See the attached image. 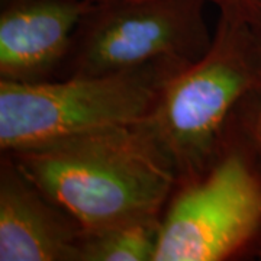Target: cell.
I'll return each mask as SVG.
<instances>
[{
    "instance_id": "7",
    "label": "cell",
    "mask_w": 261,
    "mask_h": 261,
    "mask_svg": "<svg viewBox=\"0 0 261 261\" xmlns=\"http://www.w3.org/2000/svg\"><path fill=\"white\" fill-rule=\"evenodd\" d=\"M20 171H5L0 183V260L79 261L83 235L41 199Z\"/></svg>"
},
{
    "instance_id": "10",
    "label": "cell",
    "mask_w": 261,
    "mask_h": 261,
    "mask_svg": "<svg viewBox=\"0 0 261 261\" xmlns=\"http://www.w3.org/2000/svg\"><path fill=\"white\" fill-rule=\"evenodd\" d=\"M231 2H251V0H231Z\"/></svg>"
},
{
    "instance_id": "9",
    "label": "cell",
    "mask_w": 261,
    "mask_h": 261,
    "mask_svg": "<svg viewBox=\"0 0 261 261\" xmlns=\"http://www.w3.org/2000/svg\"><path fill=\"white\" fill-rule=\"evenodd\" d=\"M254 135H255V140L258 142L261 148V111L255 118V123H254Z\"/></svg>"
},
{
    "instance_id": "2",
    "label": "cell",
    "mask_w": 261,
    "mask_h": 261,
    "mask_svg": "<svg viewBox=\"0 0 261 261\" xmlns=\"http://www.w3.org/2000/svg\"><path fill=\"white\" fill-rule=\"evenodd\" d=\"M149 67L82 74L63 83L3 79L2 148L15 152L99 130L145 123L164 86Z\"/></svg>"
},
{
    "instance_id": "8",
    "label": "cell",
    "mask_w": 261,
    "mask_h": 261,
    "mask_svg": "<svg viewBox=\"0 0 261 261\" xmlns=\"http://www.w3.org/2000/svg\"><path fill=\"white\" fill-rule=\"evenodd\" d=\"M160 225L149 218L83 233L79 261H154Z\"/></svg>"
},
{
    "instance_id": "4",
    "label": "cell",
    "mask_w": 261,
    "mask_h": 261,
    "mask_svg": "<svg viewBox=\"0 0 261 261\" xmlns=\"http://www.w3.org/2000/svg\"><path fill=\"white\" fill-rule=\"evenodd\" d=\"M261 225V183L232 154L173 203L154 261H218L240 250Z\"/></svg>"
},
{
    "instance_id": "1",
    "label": "cell",
    "mask_w": 261,
    "mask_h": 261,
    "mask_svg": "<svg viewBox=\"0 0 261 261\" xmlns=\"http://www.w3.org/2000/svg\"><path fill=\"white\" fill-rule=\"evenodd\" d=\"M15 154L19 171L83 233L155 218L174 183V164L147 122Z\"/></svg>"
},
{
    "instance_id": "6",
    "label": "cell",
    "mask_w": 261,
    "mask_h": 261,
    "mask_svg": "<svg viewBox=\"0 0 261 261\" xmlns=\"http://www.w3.org/2000/svg\"><path fill=\"white\" fill-rule=\"evenodd\" d=\"M89 0H20L0 18V73L29 82L54 65L68 47Z\"/></svg>"
},
{
    "instance_id": "5",
    "label": "cell",
    "mask_w": 261,
    "mask_h": 261,
    "mask_svg": "<svg viewBox=\"0 0 261 261\" xmlns=\"http://www.w3.org/2000/svg\"><path fill=\"white\" fill-rule=\"evenodd\" d=\"M82 56V74L119 73L185 56L205 37L203 0H106Z\"/></svg>"
},
{
    "instance_id": "11",
    "label": "cell",
    "mask_w": 261,
    "mask_h": 261,
    "mask_svg": "<svg viewBox=\"0 0 261 261\" xmlns=\"http://www.w3.org/2000/svg\"><path fill=\"white\" fill-rule=\"evenodd\" d=\"M16 2H20V0H16Z\"/></svg>"
},
{
    "instance_id": "3",
    "label": "cell",
    "mask_w": 261,
    "mask_h": 261,
    "mask_svg": "<svg viewBox=\"0 0 261 261\" xmlns=\"http://www.w3.org/2000/svg\"><path fill=\"white\" fill-rule=\"evenodd\" d=\"M255 83L238 27L225 20L203 58L167 80L147 125L173 164L205 159L233 105Z\"/></svg>"
}]
</instances>
